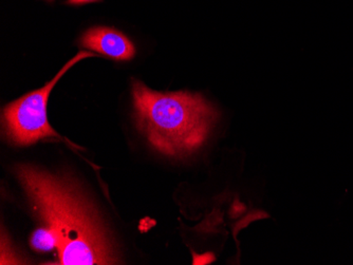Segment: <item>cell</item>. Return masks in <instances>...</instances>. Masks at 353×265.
I'll return each instance as SVG.
<instances>
[{
	"mask_svg": "<svg viewBox=\"0 0 353 265\" xmlns=\"http://www.w3.org/2000/svg\"><path fill=\"white\" fill-rule=\"evenodd\" d=\"M15 173L35 211L59 239V264L117 262L98 211L71 178L33 165L16 166Z\"/></svg>",
	"mask_w": 353,
	"mask_h": 265,
	"instance_id": "obj_1",
	"label": "cell"
},
{
	"mask_svg": "<svg viewBox=\"0 0 353 265\" xmlns=\"http://www.w3.org/2000/svg\"><path fill=\"white\" fill-rule=\"evenodd\" d=\"M134 118L154 149L188 157L208 141L219 114L200 93L158 92L132 81Z\"/></svg>",
	"mask_w": 353,
	"mask_h": 265,
	"instance_id": "obj_2",
	"label": "cell"
},
{
	"mask_svg": "<svg viewBox=\"0 0 353 265\" xmlns=\"http://www.w3.org/2000/svg\"><path fill=\"white\" fill-rule=\"evenodd\" d=\"M94 56H97L94 53L81 51L45 86L27 93L3 108V131L12 144L29 146L43 140H59L73 145L67 138H61L49 124L47 116L48 98L55 85L63 74L68 72L69 69L83 59Z\"/></svg>",
	"mask_w": 353,
	"mask_h": 265,
	"instance_id": "obj_3",
	"label": "cell"
},
{
	"mask_svg": "<svg viewBox=\"0 0 353 265\" xmlns=\"http://www.w3.org/2000/svg\"><path fill=\"white\" fill-rule=\"evenodd\" d=\"M79 45L116 61H130L136 55V48L130 39L112 28L95 27L87 30L79 39Z\"/></svg>",
	"mask_w": 353,
	"mask_h": 265,
	"instance_id": "obj_4",
	"label": "cell"
},
{
	"mask_svg": "<svg viewBox=\"0 0 353 265\" xmlns=\"http://www.w3.org/2000/svg\"><path fill=\"white\" fill-rule=\"evenodd\" d=\"M30 244L37 252H50L59 247V239L52 229L48 226L41 227L32 233Z\"/></svg>",
	"mask_w": 353,
	"mask_h": 265,
	"instance_id": "obj_5",
	"label": "cell"
},
{
	"mask_svg": "<svg viewBox=\"0 0 353 265\" xmlns=\"http://www.w3.org/2000/svg\"><path fill=\"white\" fill-rule=\"evenodd\" d=\"M99 0H68L69 5L79 6L86 3H97Z\"/></svg>",
	"mask_w": 353,
	"mask_h": 265,
	"instance_id": "obj_6",
	"label": "cell"
}]
</instances>
